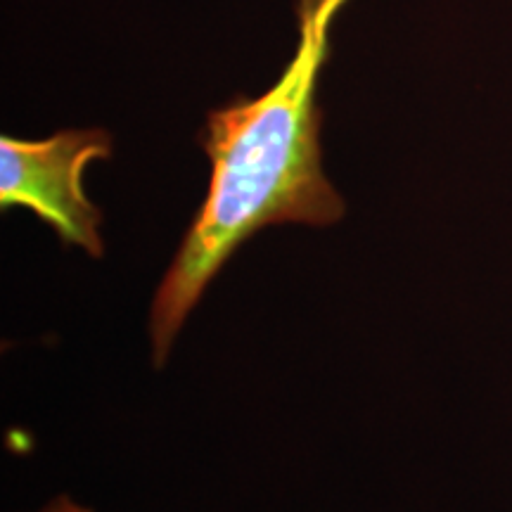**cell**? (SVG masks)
Returning <instances> with one entry per match:
<instances>
[{"mask_svg":"<svg viewBox=\"0 0 512 512\" xmlns=\"http://www.w3.org/2000/svg\"><path fill=\"white\" fill-rule=\"evenodd\" d=\"M112 157L105 128H69L43 140L0 136V207H24L69 247L100 259L102 211L83 190L86 166Z\"/></svg>","mask_w":512,"mask_h":512,"instance_id":"7a4b0ae2","label":"cell"},{"mask_svg":"<svg viewBox=\"0 0 512 512\" xmlns=\"http://www.w3.org/2000/svg\"><path fill=\"white\" fill-rule=\"evenodd\" d=\"M41 512H93V510L86 508V505H79L76 501H72L69 496H60V498H55V501H50Z\"/></svg>","mask_w":512,"mask_h":512,"instance_id":"3957f363","label":"cell"},{"mask_svg":"<svg viewBox=\"0 0 512 512\" xmlns=\"http://www.w3.org/2000/svg\"><path fill=\"white\" fill-rule=\"evenodd\" d=\"M349 0H297L299 46L259 98L211 110L197 143L211 162L209 190L159 283L150 311L152 361L162 368L185 318L252 235L278 223L332 226L344 200L323 174L316 93L330 29Z\"/></svg>","mask_w":512,"mask_h":512,"instance_id":"6da1fadb","label":"cell"}]
</instances>
